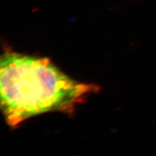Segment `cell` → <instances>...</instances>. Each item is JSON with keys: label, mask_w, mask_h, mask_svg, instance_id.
<instances>
[{"label": "cell", "mask_w": 156, "mask_h": 156, "mask_svg": "<svg viewBox=\"0 0 156 156\" xmlns=\"http://www.w3.org/2000/svg\"><path fill=\"white\" fill-rule=\"evenodd\" d=\"M98 90L95 85L72 80L47 57L14 51L1 57V107L12 128L49 112L71 115L77 104Z\"/></svg>", "instance_id": "obj_1"}]
</instances>
